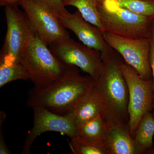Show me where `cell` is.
<instances>
[{
	"mask_svg": "<svg viewBox=\"0 0 154 154\" xmlns=\"http://www.w3.org/2000/svg\"><path fill=\"white\" fill-rule=\"evenodd\" d=\"M95 80L90 76L81 75L79 68L66 66L60 79L48 85L34 87L28 92V107L41 106L53 112L64 115L71 112L93 88Z\"/></svg>",
	"mask_w": 154,
	"mask_h": 154,
	"instance_id": "1",
	"label": "cell"
},
{
	"mask_svg": "<svg viewBox=\"0 0 154 154\" xmlns=\"http://www.w3.org/2000/svg\"><path fill=\"white\" fill-rule=\"evenodd\" d=\"M102 60L104 68L95 81V87L102 101V116L107 130L113 125L128 124L129 92L120 69L122 60L115 51Z\"/></svg>",
	"mask_w": 154,
	"mask_h": 154,
	"instance_id": "2",
	"label": "cell"
},
{
	"mask_svg": "<svg viewBox=\"0 0 154 154\" xmlns=\"http://www.w3.org/2000/svg\"><path fill=\"white\" fill-rule=\"evenodd\" d=\"M97 10L102 32L133 38L152 36L154 18L135 14L115 0H97Z\"/></svg>",
	"mask_w": 154,
	"mask_h": 154,
	"instance_id": "3",
	"label": "cell"
},
{
	"mask_svg": "<svg viewBox=\"0 0 154 154\" xmlns=\"http://www.w3.org/2000/svg\"><path fill=\"white\" fill-rule=\"evenodd\" d=\"M34 87L48 85L60 79L66 66L54 55L49 48L33 31L19 57Z\"/></svg>",
	"mask_w": 154,
	"mask_h": 154,
	"instance_id": "4",
	"label": "cell"
},
{
	"mask_svg": "<svg viewBox=\"0 0 154 154\" xmlns=\"http://www.w3.org/2000/svg\"><path fill=\"white\" fill-rule=\"evenodd\" d=\"M122 73L129 92L128 127L133 138L141 119L154 109V94L152 79L146 80L140 76L132 67L122 61Z\"/></svg>",
	"mask_w": 154,
	"mask_h": 154,
	"instance_id": "5",
	"label": "cell"
},
{
	"mask_svg": "<svg viewBox=\"0 0 154 154\" xmlns=\"http://www.w3.org/2000/svg\"><path fill=\"white\" fill-rule=\"evenodd\" d=\"M49 49L65 66H76L95 81L103 71L104 63L101 53L70 38L55 42L50 45Z\"/></svg>",
	"mask_w": 154,
	"mask_h": 154,
	"instance_id": "6",
	"label": "cell"
},
{
	"mask_svg": "<svg viewBox=\"0 0 154 154\" xmlns=\"http://www.w3.org/2000/svg\"><path fill=\"white\" fill-rule=\"evenodd\" d=\"M19 5L33 31L47 46L58 40L70 38L61 17L47 6L36 0H22Z\"/></svg>",
	"mask_w": 154,
	"mask_h": 154,
	"instance_id": "7",
	"label": "cell"
},
{
	"mask_svg": "<svg viewBox=\"0 0 154 154\" xmlns=\"http://www.w3.org/2000/svg\"><path fill=\"white\" fill-rule=\"evenodd\" d=\"M107 44L144 79H152L150 63L151 38H133L102 32Z\"/></svg>",
	"mask_w": 154,
	"mask_h": 154,
	"instance_id": "8",
	"label": "cell"
},
{
	"mask_svg": "<svg viewBox=\"0 0 154 154\" xmlns=\"http://www.w3.org/2000/svg\"><path fill=\"white\" fill-rule=\"evenodd\" d=\"M31 108L33 113V127L26 136L21 154H30L33 142L45 132L61 133L70 139L79 136V127L71 112L61 115L43 106H34Z\"/></svg>",
	"mask_w": 154,
	"mask_h": 154,
	"instance_id": "9",
	"label": "cell"
},
{
	"mask_svg": "<svg viewBox=\"0 0 154 154\" xmlns=\"http://www.w3.org/2000/svg\"><path fill=\"white\" fill-rule=\"evenodd\" d=\"M17 7H5L7 30L0 58L13 62H19L21 52L34 31L25 12Z\"/></svg>",
	"mask_w": 154,
	"mask_h": 154,
	"instance_id": "10",
	"label": "cell"
},
{
	"mask_svg": "<svg viewBox=\"0 0 154 154\" xmlns=\"http://www.w3.org/2000/svg\"><path fill=\"white\" fill-rule=\"evenodd\" d=\"M61 20L65 28L74 33L83 44L100 52L102 58L114 51L105 41L102 30L87 22L78 10L61 17Z\"/></svg>",
	"mask_w": 154,
	"mask_h": 154,
	"instance_id": "11",
	"label": "cell"
},
{
	"mask_svg": "<svg viewBox=\"0 0 154 154\" xmlns=\"http://www.w3.org/2000/svg\"><path fill=\"white\" fill-rule=\"evenodd\" d=\"M105 143L108 154H146L131 134L128 124L117 125L107 129Z\"/></svg>",
	"mask_w": 154,
	"mask_h": 154,
	"instance_id": "12",
	"label": "cell"
},
{
	"mask_svg": "<svg viewBox=\"0 0 154 154\" xmlns=\"http://www.w3.org/2000/svg\"><path fill=\"white\" fill-rule=\"evenodd\" d=\"M70 112L73 116L79 128L86 122L102 116V101L95 88V84L88 94L77 103Z\"/></svg>",
	"mask_w": 154,
	"mask_h": 154,
	"instance_id": "13",
	"label": "cell"
},
{
	"mask_svg": "<svg viewBox=\"0 0 154 154\" xmlns=\"http://www.w3.org/2000/svg\"><path fill=\"white\" fill-rule=\"evenodd\" d=\"M107 128L102 116L86 122L79 128V136L86 140L105 144Z\"/></svg>",
	"mask_w": 154,
	"mask_h": 154,
	"instance_id": "14",
	"label": "cell"
},
{
	"mask_svg": "<svg viewBox=\"0 0 154 154\" xmlns=\"http://www.w3.org/2000/svg\"><path fill=\"white\" fill-rule=\"evenodd\" d=\"M154 135V117L152 112L145 113L141 119L137 128L134 139L146 154L152 148Z\"/></svg>",
	"mask_w": 154,
	"mask_h": 154,
	"instance_id": "15",
	"label": "cell"
},
{
	"mask_svg": "<svg viewBox=\"0 0 154 154\" xmlns=\"http://www.w3.org/2000/svg\"><path fill=\"white\" fill-rule=\"evenodd\" d=\"M29 79L28 71L22 63L0 59V88L13 81Z\"/></svg>",
	"mask_w": 154,
	"mask_h": 154,
	"instance_id": "16",
	"label": "cell"
},
{
	"mask_svg": "<svg viewBox=\"0 0 154 154\" xmlns=\"http://www.w3.org/2000/svg\"><path fill=\"white\" fill-rule=\"evenodd\" d=\"M63 2L65 7H75L87 22L102 31L97 10V0H63Z\"/></svg>",
	"mask_w": 154,
	"mask_h": 154,
	"instance_id": "17",
	"label": "cell"
},
{
	"mask_svg": "<svg viewBox=\"0 0 154 154\" xmlns=\"http://www.w3.org/2000/svg\"><path fill=\"white\" fill-rule=\"evenodd\" d=\"M69 146L74 154H108L105 144L93 142L79 136L71 139Z\"/></svg>",
	"mask_w": 154,
	"mask_h": 154,
	"instance_id": "18",
	"label": "cell"
},
{
	"mask_svg": "<svg viewBox=\"0 0 154 154\" xmlns=\"http://www.w3.org/2000/svg\"><path fill=\"white\" fill-rule=\"evenodd\" d=\"M118 5L135 14L154 18V0H115Z\"/></svg>",
	"mask_w": 154,
	"mask_h": 154,
	"instance_id": "19",
	"label": "cell"
},
{
	"mask_svg": "<svg viewBox=\"0 0 154 154\" xmlns=\"http://www.w3.org/2000/svg\"><path fill=\"white\" fill-rule=\"evenodd\" d=\"M47 6L60 17H64L69 12L66 9L63 0H36Z\"/></svg>",
	"mask_w": 154,
	"mask_h": 154,
	"instance_id": "20",
	"label": "cell"
},
{
	"mask_svg": "<svg viewBox=\"0 0 154 154\" xmlns=\"http://www.w3.org/2000/svg\"><path fill=\"white\" fill-rule=\"evenodd\" d=\"M6 114L4 111L0 112V154H12L6 145L3 135V124L5 120Z\"/></svg>",
	"mask_w": 154,
	"mask_h": 154,
	"instance_id": "21",
	"label": "cell"
},
{
	"mask_svg": "<svg viewBox=\"0 0 154 154\" xmlns=\"http://www.w3.org/2000/svg\"><path fill=\"white\" fill-rule=\"evenodd\" d=\"M151 48L150 51V63L151 67L152 74L153 83L154 94V25L152 36H151ZM153 114L154 117V105L153 109Z\"/></svg>",
	"mask_w": 154,
	"mask_h": 154,
	"instance_id": "22",
	"label": "cell"
},
{
	"mask_svg": "<svg viewBox=\"0 0 154 154\" xmlns=\"http://www.w3.org/2000/svg\"><path fill=\"white\" fill-rule=\"evenodd\" d=\"M22 0H0V5L1 6H18L20 5Z\"/></svg>",
	"mask_w": 154,
	"mask_h": 154,
	"instance_id": "23",
	"label": "cell"
},
{
	"mask_svg": "<svg viewBox=\"0 0 154 154\" xmlns=\"http://www.w3.org/2000/svg\"><path fill=\"white\" fill-rule=\"evenodd\" d=\"M146 154H154V147L149 150L146 153Z\"/></svg>",
	"mask_w": 154,
	"mask_h": 154,
	"instance_id": "24",
	"label": "cell"
},
{
	"mask_svg": "<svg viewBox=\"0 0 154 154\" xmlns=\"http://www.w3.org/2000/svg\"></svg>",
	"mask_w": 154,
	"mask_h": 154,
	"instance_id": "25",
	"label": "cell"
}]
</instances>
